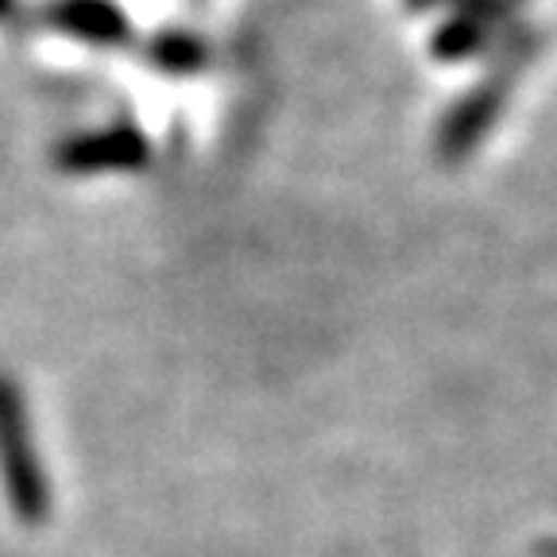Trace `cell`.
Segmentation results:
<instances>
[{"label": "cell", "instance_id": "cell-4", "mask_svg": "<svg viewBox=\"0 0 557 557\" xmlns=\"http://www.w3.org/2000/svg\"><path fill=\"white\" fill-rule=\"evenodd\" d=\"M51 16L59 27H66L70 35H82L89 44L113 47L128 39V20L109 0H62V4H54Z\"/></svg>", "mask_w": 557, "mask_h": 557}, {"label": "cell", "instance_id": "cell-5", "mask_svg": "<svg viewBox=\"0 0 557 557\" xmlns=\"http://www.w3.org/2000/svg\"><path fill=\"white\" fill-rule=\"evenodd\" d=\"M487 35L492 32H487V24H480V20L453 16L434 32V39H430V54H434L437 62H465V59H472V54L484 51Z\"/></svg>", "mask_w": 557, "mask_h": 557}, {"label": "cell", "instance_id": "cell-8", "mask_svg": "<svg viewBox=\"0 0 557 557\" xmlns=\"http://www.w3.org/2000/svg\"><path fill=\"white\" fill-rule=\"evenodd\" d=\"M4 12H9V0H0V16H4Z\"/></svg>", "mask_w": 557, "mask_h": 557}, {"label": "cell", "instance_id": "cell-7", "mask_svg": "<svg viewBox=\"0 0 557 557\" xmlns=\"http://www.w3.org/2000/svg\"><path fill=\"white\" fill-rule=\"evenodd\" d=\"M437 0H407V9L410 12H426V9H434Z\"/></svg>", "mask_w": 557, "mask_h": 557}, {"label": "cell", "instance_id": "cell-3", "mask_svg": "<svg viewBox=\"0 0 557 557\" xmlns=\"http://www.w3.org/2000/svg\"><path fill=\"white\" fill-rule=\"evenodd\" d=\"M144 159H148V144L139 139V132L109 128L74 139L59 156V163L70 171H132V166H144Z\"/></svg>", "mask_w": 557, "mask_h": 557}, {"label": "cell", "instance_id": "cell-2", "mask_svg": "<svg viewBox=\"0 0 557 557\" xmlns=\"http://www.w3.org/2000/svg\"><path fill=\"white\" fill-rule=\"evenodd\" d=\"M507 86H511V70H499V74H487L472 94H465L461 101L453 104L442 132H437V156H442L445 163L469 159V151L487 136V128L504 113Z\"/></svg>", "mask_w": 557, "mask_h": 557}, {"label": "cell", "instance_id": "cell-1", "mask_svg": "<svg viewBox=\"0 0 557 557\" xmlns=\"http://www.w3.org/2000/svg\"><path fill=\"white\" fill-rule=\"evenodd\" d=\"M0 476L9 487L12 511L24 522H39L47 515V476L35 457L32 434H27L24 399L12 380L0 375Z\"/></svg>", "mask_w": 557, "mask_h": 557}, {"label": "cell", "instance_id": "cell-6", "mask_svg": "<svg viewBox=\"0 0 557 557\" xmlns=\"http://www.w3.org/2000/svg\"><path fill=\"white\" fill-rule=\"evenodd\" d=\"M156 59H159V66L186 74V70H198L201 62H206V51H201V44L190 39V35H163L156 47Z\"/></svg>", "mask_w": 557, "mask_h": 557}]
</instances>
